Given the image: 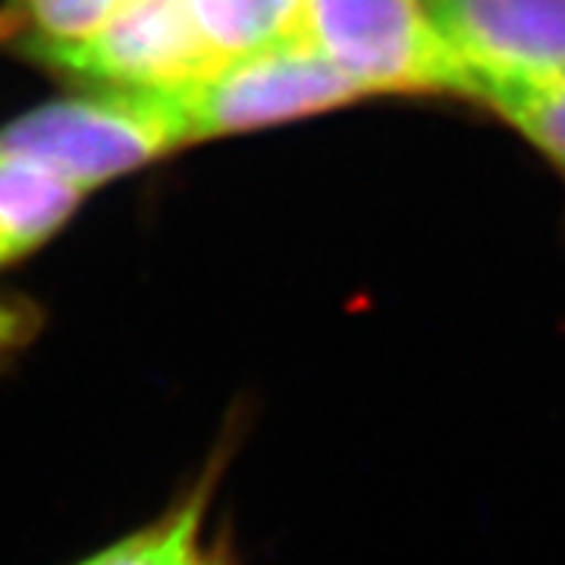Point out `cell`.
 Here are the masks:
<instances>
[{
	"label": "cell",
	"instance_id": "obj_1",
	"mask_svg": "<svg viewBox=\"0 0 565 565\" xmlns=\"http://www.w3.org/2000/svg\"><path fill=\"white\" fill-rule=\"evenodd\" d=\"M296 35L311 41L364 98H459L475 73L422 0H302Z\"/></svg>",
	"mask_w": 565,
	"mask_h": 565
},
{
	"label": "cell",
	"instance_id": "obj_2",
	"mask_svg": "<svg viewBox=\"0 0 565 565\" xmlns=\"http://www.w3.org/2000/svg\"><path fill=\"white\" fill-rule=\"evenodd\" d=\"M189 139L180 92L107 88L44 104L0 132V148L32 154L79 189L122 177Z\"/></svg>",
	"mask_w": 565,
	"mask_h": 565
},
{
	"label": "cell",
	"instance_id": "obj_3",
	"mask_svg": "<svg viewBox=\"0 0 565 565\" xmlns=\"http://www.w3.org/2000/svg\"><path fill=\"white\" fill-rule=\"evenodd\" d=\"M189 139H211L364 102L321 51L302 35H286L226 57L202 82L180 92Z\"/></svg>",
	"mask_w": 565,
	"mask_h": 565
},
{
	"label": "cell",
	"instance_id": "obj_4",
	"mask_svg": "<svg viewBox=\"0 0 565 565\" xmlns=\"http://www.w3.org/2000/svg\"><path fill=\"white\" fill-rule=\"evenodd\" d=\"M41 57L122 92H182L223 63L189 0H126L98 32Z\"/></svg>",
	"mask_w": 565,
	"mask_h": 565
},
{
	"label": "cell",
	"instance_id": "obj_5",
	"mask_svg": "<svg viewBox=\"0 0 565 565\" xmlns=\"http://www.w3.org/2000/svg\"><path fill=\"white\" fill-rule=\"evenodd\" d=\"M471 73L565 66V0H437Z\"/></svg>",
	"mask_w": 565,
	"mask_h": 565
},
{
	"label": "cell",
	"instance_id": "obj_6",
	"mask_svg": "<svg viewBox=\"0 0 565 565\" xmlns=\"http://www.w3.org/2000/svg\"><path fill=\"white\" fill-rule=\"evenodd\" d=\"M475 104L505 122L565 182V66L475 73Z\"/></svg>",
	"mask_w": 565,
	"mask_h": 565
},
{
	"label": "cell",
	"instance_id": "obj_7",
	"mask_svg": "<svg viewBox=\"0 0 565 565\" xmlns=\"http://www.w3.org/2000/svg\"><path fill=\"white\" fill-rule=\"evenodd\" d=\"M82 192L39 158L0 148V264L51 239L76 211Z\"/></svg>",
	"mask_w": 565,
	"mask_h": 565
},
{
	"label": "cell",
	"instance_id": "obj_8",
	"mask_svg": "<svg viewBox=\"0 0 565 565\" xmlns=\"http://www.w3.org/2000/svg\"><path fill=\"white\" fill-rule=\"evenodd\" d=\"M214 481L207 478L192 497L173 505L158 522L139 527L114 546L95 553L82 565H199L202 563V522Z\"/></svg>",
	"mask_w": 565,
	"mask_h": 565
},
{
	"label": "cell",
	"instance_id": "obj_9",
	"mask_svg": "<svg viewBox=\"0 0 565 565\" xmlns=\"http://www.w3.org/2000/svg\"><path fill=\"white\" fill-rule=\"evenodd\" d=\"M211 47L226 57L296 35L302 0H189Z\"/></svg>",
	"mask_w": 565,
	"mask_h": 565
},
{
	"label": "cell",
	"instance_id": "obj_10",
	"mask_svg": "<svg viewBox=\"0 0 565 565\" xmlns=\"http://www.w3.org/2000/svg\"><path fill=\"white\" fill-rule=\"evenodd\" d=\"M122 3L126 0H22V20L35 51L47 54L98 32Z\"/></svg>",
	"mask_w": 565,
	"mask_h": 565
},
{
	"label": "cell",
	"instance_id": "obj_11",
	"mask_svg": "<svg viewBox=\"0 0 565 565\" xmlns=\"http://www.w3.org/2000/svg\"><path fill=\"white\" fill-rule=\"evenodd\" d=\"M29 330H32V323L22 308L0 302V362L29 340Z\"/></svg>",
	"mask_w": 565,
	"mask_h": 565
},
{
	"label": "cell",
	"instance_id": "obj_12",
	"mask_svg": "<svg viewBox=\"0 0 565 565\" xmlns=\"http://www.w3.org/2000/svg\"><path fill=\"white\" fill-rule=\"evenodd\" d=\"M199 565H236V553H233V546H230V537L221 534L214 546H207L202 553V563Z\"/></svg>",
	"mask_w": 565,
	"mask_h": 565
}]
</instances>
